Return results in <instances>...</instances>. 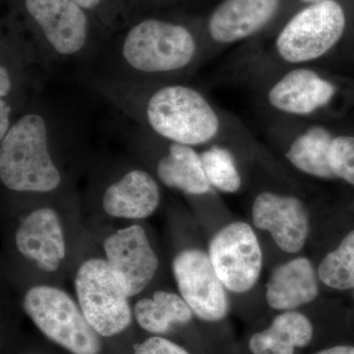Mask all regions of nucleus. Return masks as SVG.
<instances>
[{
    "label": "nucleus",
    "mask_w": 354,
    "mask_h": 354,
    "mask_svg": "<svg viewBox=\"0 0 354 354\" xmlns=\"http://www.w3.org/2000/svg\"><path fill=\"white\" fill-rule=\"evenodd\" d=\"M85 82L135 124L160 138L194 147L220 134L221 122L216 109L190 86L129 82L101 74H88Z\"/></svg>",
    "instance_id": "nucleus-1"
},
{
    "label": "nucleus",
    "mask_w": 354,
    "mask_h": 354,
    "mask_svg": "<svg viewBox=\"0 0 354 354\" xmlns=\"http://www.w3.org/2000/svg\"><path fill=\"white\" fill-rule=\"evenodd\" d=\"M199 50L196 35L187 26L148 16L104 48L106 70L101 75L129 82L169 83L195 64Z\"/></svg>",
    "instance_id": "nucleus-2"
},
{
    "label": "nucleus",
    "mask_w": 354,
    "mask_h": 354,
    "mask_svg": "<svg viewBox=\"0 0 354 354\" xmlns=\"http://www.w3.org/2000/svg\"><path fill=\"white\" fill-rule=\"evenodd\" d=\"M48 111L32 102L0 139V180L19 194H50L62 186V172L53 156L57 134Z\"/></svg>",
    "instance_id": "nucleus-3"
},
{
    "label": "nucleus",
    "mask_w": 354,
    "mask_h": 354,
    "mask_svg": "<svg viewBox=\"0 0 354 354\" xmlns=\"http://www.w3.org/2000/svg\"><path fill=\"white\" fill-rule=\"evenodd\" d=\"M23 26L44 64L85 62L104 50L109 31L74 0H23Z\"/></svg>",
    "instance_id": "nucleus-4"
},
{
    "label": "nucleus",
    "mask_w": 354,
    "mask_h": 354,
    "mask_svg": "<svg viewBox=\"0 0 354 354\" xmlns=\"http://www.w3.org/2000/svg\"><path fill=\"white\" fill-rule=\"evenodd\" d=\"M4 25L0 39V139L36 101L48 69L23 24Z\"/></svg>",
    "instance_id": "nucleus-5"
},
{
    "label": "nucleus",
    "mask_w": 354,
    "mask_h": 354,
    "mask_svg": "<svg viewBox=\"0 0 354 354\" xmlns=\"http://www.w3.org/2000/svg\"><path fill=\"white\" fill-rule=\"evenodd\" d=\"M23 308L50 342L71 354H101L102 337L90 325L68 293L51 286H36L26 292Z\"/></svg>",
    "instance_id": "nucleus-6"
},
{
    "label": "nucleus",
    "mask_w": 354,
    "mask_h": 354,
    "mask_svg": "<svg viewBox=\"0 0 354 354\" xmlns=\"http://www.w3.org/2000/svg\"><path fill=\"white\" fill-rule=\"evenodd\" d=\"M75 290L84 315L102 337H115L131 325L129 297L106 260L84 262L77 271Z\"/></svg>",
    "instance_id": "nucleus-7"
},
{
    "label": "nucleus",
    "mask_w": 354,
    "mask_h": 354,
    "mask_svg": "<svg viewBox=\"0 0 354 354\" xmlns=\"http://www.w3.org/2000/svg\"><path fill=\"white\" fill-rule=\"evenodd\" d=\"M344 29L346 15L337 1L312 3L286 23L277 38V51L290 64L312 62L332 50Z\"/></svg>",
    "instance_id": "nucleus-8"
},
{
    "label": "nucleus",
    "mask_w": 354,
    "mask_h": 354,
    "mask_svg": "<svg viewBox=\"0 0 354 354\" xmlns=\"http://www.w3.org/2000/svg\"><path fill=\"white\" fill-rule=\"evenodd\" d=\"M208 255L227 290L245 293L259 281L263 252L248 223L234 221L218 230L209 242Z\"/></svg>",
    "instance_id": "nucleus-9"
},
{
    "label": "nucleus",
    "mask_w": 354,
    "mask_h": 354,
    "mask_svg": "<svg viewBox=\"0 0 354 354\" xmlns=\"http://www.w3.org/2000/svg\"><path fill=\"white\" fill-rule=\"evenodd\" d=\"M172 272L179 295L194 316L208 323L223 321L230 302L208 254L197 248L185 249L172 262Z\"/></svg>",
    "instance_id": "nucleus-10"
},
{
    "label": "nucleus",
    "mask_w": 354,
    "mask_h": 354,
    "mask_svg": "<svg viewBox=\"0 0 354 354\" xmlns=\"http://www.w3.org/2000/svg\"><path fill=\"white\" fill-rule=\"evenodd\" d=\"M104 249L109 268L128 297L138 295L155 278L158 258L141 225H130L109 235Z\"/></svg>",
    "instance_id": "nucleus-11"
},
{
    "label": "nucleus",
    "mask_w": 354,
    "mask_h": 354,
    "mask_svg": "<svg viewBox=\"0 0 354 354\" xmlns=\"http://www.w3.org/2000/svg\"><path fill=\"white\" fill-rule=\"evenodd\" d=\"M252 221L255 227L269 232L285 252H299L308 239V212L297 197L260 193L253 202Z\"/></svg>",
    "instance_id": "nucleus-12"
},
{
    "label": "nucleus",
    "mask_w": 354,
    "mask_h": 354,
    "mask_svg": "<svg viewBox=\"0 0 354 354\" xmlns=\"http://www.w3.org/2000/svg\"><path fill=\"white\" fill-rule=\"evenodd\" d=\"M15 243L21 255L41 271H57L66 254L57 212L51 207H41L26 216L16 232Z\"/></svg>",
    "instance_id": "nucleus-13"
},
{
    "label": "nucleus",
    "mask_w": 354,
    "mask_h": 354,
    "mask_svg": "<svg viewBox=\"0 0 354 354\" xmlns=\"http://www.w3.org/2000/svg\"><path fill=\"white\" fill-rule=\"evenodd\" d=\"M281 0H223L207 22L214 43L228 44L262 30L278 12Z\"/></svg>",
    "instance_id": "nucleus-14"
},
{
    "label": "nucleus",
    "mask_w": 354,
    "mask_h": 354,
    "mask_svg": "<svg viewBox=\"0 0 354 354\" xmlns=\"http://www.w3.org/2000/svg\"><path fill=\"white\" fill-rule=\"evenodd\" d=\"M160 198L157 178L145 169H132L104 188L102 206L113 218L143 220L155 213Z\"/></svg>",
    "instance_id": "nucleus-15"
},
{
    "label": "nucleus",
    "mask_w": 354,
    "mask_h": 354,
    "mask_svg": "<svg viewBox=\"0 0 354 354\" xmlns=\"http://www.w3.org/2000/svg\"><path fill=\"white\" fill-rule=\"evenodd\" d=\"M335 93V86L313 70L298 68L270 88L268 101L281 113L307 115L329 104Z\"/></svg>",
    "instance_id": "nucleus-16"
},
{
    "label": "nucleus",
    "mask_w": 354,
    "mask_h": 354,
    "mask_svg": "<svg viewBox=\"0 0 354 354\" xmlns=\"http://www.w3.org/2000/svg\"><path fill=\"white\" fill-rule=\"evenodd\" d=\"M318 274L306 257L278 266L266 285V300L277 311L297 310L311 304L319 295Z\"/></svg>",
    "instance_id": "nucleus-17"
},
{
    "label": "nucleus",
    "mask_w": 354,
    "mask_h": 354,
    "mask_svg": "<svg viewBox=\"0 0 354 354\" xmlns=\"http://www.w3.org/2000/svg\"><path fill=\"white\" fill-rule=\"evenodd\" d=\"M314 334L313 323L305 314L283 311L267 328L249 337L248 349L251 354H295L311 344Z\"/></svg>",
    "instance_id": "nucleus-18"
},
{
    "label": "nucleus",
    "mask_w": 354,
    "mask_h": 354,
    "mask_svg": "<svg viewBox=\"0 0 354 354\" xmlns=\"http://www.w3.org/2000/svg\"><path fill=\"white\" fill-rule=\"evenodd\" d=\"M193 316L192 310L180 295L167 290L156 291L152 297L137 301L133 308V317L139 327L158 337L188 325Z\"/></svg>",
    "instance_id": "nucleus-19"
},
{
    "label": "nucleus",
    "mask_w": 354,
    "mask_h": 354,
    "mask_svg": "<svg viewBox=\"0 0 354 354\" xmlns=\"http://www.w3.org/2000/svg\"><path fill=\"white\" fill-rule=\"evenodd\" d=\"M332 134L326 128L313 127L291 144L286 158L298 171L317 178H335L330 169L329 152Z\"/></svg>",
    "instance_id": "nucleus-20"
},
{
    "label": "nucleus",
    "mask_w": 354,
    "mask_h": 354,
    "mask_svg": "<svg viewBox=\"0 0 354 354\" xmlns=\"http://www.w3.org/2000/svg\"><path fill=\"white\" fill-rule=\"evenodd\" d=\"M318 278L333 290H354V230L324 258L319 265Z\"/></svg>",
    "instance_id": "nucleus-21"
},
{
    "label": "nucleus",
    "mask_w": 354,
    "mask_h": 354,
    "mask_svg": "<svg viewBox=\"0 0 354 354\" xmlns=\"http://www.w3.org/2000/svg\"><path fill=\"white\" fill-rule=\"evenodd\" d=\"M200 157L212 187L223 193H235L241 189V174L227 149L213 146L200 153Z\"/></svg>",
    "instance_id": "nucleus-22"
},
{
    "label": "nucleus",
    "mask_w": 354,
    "mask_h": 354,
    "mask_svg": "<svg viewBox=\"0 0 354 354\" xmlns=\"http://www.w3.org/2000/svg\"><path fill=\"white\" fill-rule=\"evenodd\" d=\"M329 162L335 177L354 185L353 136H339L333 139Z\"/></svg>",
    "instance_id": "nucleus-23"
},
{
    "label": "nucleus",
    "mask_w": 354,
    "mask_h": 354,
    "mask_svg": "<svg viewBox=\"0 0 354 354\" xmlns=\"http://www.w3.org/2000/svg\"><path fill=\"white\" fill-rule=\"evenodd\" d=\"M94 15L109 32L114 31L118 16L123 15V0H74Z\"/></svg>",
    "instance_id": "nucleus-24"
},
{
    "label": "nucleus",
    "mask_w": 354,
    "mask_h": 354,
    "mask_svg": "<svg viewBox=\"0 0 354 354\" xmlns=\"http://www.w3.org/2000/svg\"><path fill=\"white\" fill-rule=\"evenodd\" d=\"M133 354H191L187 349L164 337L153 335L133 348Z\"/></svg>",
    "instance_id": "nucleus-25"
},
{
    "label": "nucleus",
    "mask_w": 354,
    "mask_h": 354,
    "mask_svg": "<svg viewBox=\"0 0 354 354\" xmlns=\"http://www.w3.org/2000/svg\"><path fill=\"white\" fill-rule=\"evenodd\" d=\"M314 354H354V346L348 344H339L321 349Z\"/></svg>",
    "instance_id": "nucleus-26"
},
{
    "label": "nucleus",
    "mask_w": 354,
    "mask_h": 354,
    "mask_svg": "<svg viewBox=\"0 0 354 354\" xmlns=\"http://www.w3.org/2000/svg\"><path fill=\"white\" fill-rule=\"evenodd\" d=\"M146 4H149V6H158V4L164 3V2L169 1V0H143Z\"/></svg>",
    "instance_id": "nucleus-27"
},
{
    "label": "nucleus",
    "mask_w": 354,
    "mask_h": 354,
    "mask_svg": "<svg viewBox=\"0 0 354 354\" xmlns=\"http://www.w3.org/2000/svg\"><path fill=\"white\" fill-rule=\"evenodd\" d=\"M300 1L304 2V3H317V2L323 1V0H300Z\"/></svg>",
    "instance_id": "nucleus-28"
}]
</instances>
